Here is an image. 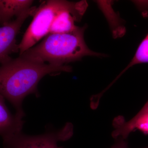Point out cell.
<instances>
[{"label":"cell","instance_id":"6da1fadb","mask_svg":"<svg viewBox=\"0 0 148 148\" xmlns=\"http://www.w3.org/2000/svg\"><path fill=\"white\" fill-rule=\"evenodd\" d=\"M72 71V67L68 65L41 64L20 56L12 58L0 65V94L11 103L16 113L24 117L23 101L30 94L39 95L38 85L44 77Z\"/></svg>","mask_w":148,"mask_h":148},{"label":"cell","instance_id":"7a4b0ae2","mask_svg":"<svg viewBox=\"0 0 148 148\" xmlns=\"http://www.w3.org/2000/svg\"><path fill=\"white\" fill-rule=\"evenodd\" d=\"M86 28L85 25L71 33L49 34L40 44L19 56L37 63L57 66L79 61L84 56H103L88 47L84 39Z\"/></svg>","mask_w":148,"mask_h":148},{"label":"cell","instance_id":"3957f363","mask_svg":"<svg viewBox=\"0 0 148 148\" xmlns=\"http://www.w3.org/2000/svg\"><path fill=\"white\" fill-rule=\"evenodd\" d=\"M76 3L62 0H49L42 3L36 10L33 20L18 44L19 55L49 34L51 25L58 14L73 6Z\"/></svg>","mask_w":148,"mask_h":148},{"label":"cell","instance_id":"277c9868","mask_svg":"<svg viewBox=\"0 0 148 148\" xmlns=\"http://www.w3.org/2000/svg\"><path fill=\"white\" fill-rule=\"evenodd\" d=\"M36 8L32 6L14 20L0 27V65L10 60L12 53L19 51L16 36L24 21L29 16L34 14Z\"/></svg>","mask_w":148,"mask_h":148},{"label":"cell","instance_id":"5b68a950","mask_svg":"<svg viewBox=\"0 0 148 148\" xmlns=\"http://www.w3.org/2000/svg\"><path fill=\"white\" fill-rule=\"evenodd\" d=\"M73 133L72 125L68 123L57 131L33 136L21 134L8 148H63L57 143L69 140Z\"/></svg>","mask_w":148,"mask_h":148},{"label":"cell","instance_id":"8992f818","mask_svg":"<svg viewBox=\"0 0 148 148\" xmlns=\"http://www.w3.org/2000/svg\"><path fill=\"white\" fill-rule=\"evenodd\" d=\"M5 98L0 94V136L4 148L10 147L21 135L24 124L23 117L12 114L6 105Z\"/></svg>","mask_w":148,"mask_h":148},{"label":"cell","instance_id":"52a82bcc","mask_svg":"<svg viewBox=\"0 0 148 148\" xmlns=\"http://www.w3.org/2000/svg\"><path fill=\"white\" fill-rule=\"evenodd\" d=\"M31 0H0V25L12 21L28 9L32 7Z\"/></svg>","mask_w":148,"mask_h":148},{"label":"cell","instance_id":"ba28073f","mask_svg":"<svg viewBox=\"0 0 148 148\" xmlns=\"http://www.w3.org/2000/svg\"><path fill=\"white\" fill-rule=\"evenodd\" d=\"M144 63H148V34L140 44L132 60L118 76L117 78L132 66Z\"/></svg>","mask_w":148,"mask_h":148},{"label":"cell","instance_id":"9c48e42d","mask_svg":"<svg viewBox=\"0 0 148 148\" xmlns=\"http://www.w3.org/2000/svg\"><path fill=\"white\" fill-rule=\"evenodd\" d=\"M137 128L145 134H148V114L140 118L132 125L131 131Z\"/></svg>","mask_w":148,"mask_h":148},{"label":"cell","instance_id":"30bf717a","mask_svg":"<svg viewBox=\"0 0 148 148\" xmlns=\"http://www.w3.org/2000/svg\"><path fill=\"white\" fill-rule=\"evenodd\" d=\"M148 114V101L141 110L132 119L128 121L130 124L132 125L143 116Z\"/></svg>","mask_w":148,"mask_h":148},{"label":"cell","instance_id":"8fae6325","mask_svg":"<svg viewBox=\"0 0 148 148\" xmlns=\"http://www.w3.org/2000/svg\"><path fill=\"white\" fill-rule=\"evenodd\" d=\"M111 148H128L127 143L123 140H121L116 143Z\"/></svg>","mask_w":148,"mask_h":148},{"label":"cell","instance_id":"7c38bea8","mask_svg":"<svg viewBox=\"0 0 148 148\" xmlns=\"http://www.w3.org/2000/svg\"><path fill=\"white\" fill-rule=\"evenodd\" d=\"M148 148V147H147V148Z\"/></svg>","mask_w":148,"mask_h":148}]
</instances>
